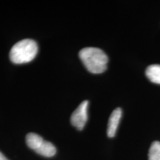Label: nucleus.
I'll return each mask as SVG.
<instances>
[{
    "mask_svg": "<svg viewBox=\"0 0 160 160\" xmlns=\"http://www.w3.org/2000/svg\"><path fill=\"white\" fill-rule=\"evenodd\" d=\"M79 56L90 73L99 74L107 70L108 58L102 50L97 48H85L79 51Z\"/></svg>",
    "mask_w": 160,
    "mask_h": 160,
    "instance_id": "obj_1",
    "label": "nucleus"
},
{
    "mask_svg": "<svg viewBox=\"0 0 160 160\" xmlns=\"http://www.w3.org/2000/svg\"><path fill=\"white\" fill-rule=\"evenodd\" d=\"M38 53V45L34 40L25 39L18 42L10 51V59L14 64H24L34 59Z\"/></svg>",
    "mask_w": 160,
    "mask_h": 160,
    "instance_id": "obj_2",
    "label": "nucleus"
},
{
    "mask_svg": "<svg viewBox=\"0 0 160 160\" xmlns=\"http://www.w3.org/2000/svg\"><path fill=\"white\" fill-rule=\"evenodd\" d=\"M88 101H84L73 111L71 117V125L79 131L82 130L88 121Z\"/></svg>",
    "mask_w": 160,
    "mask_h": 160,
    "instance_id": "obj_3",
    "label": "nucleus"
},
{
    "mask_svg": "<svg viewBox=\"0 0 160 160\" xmlns=\"http://www.w3.org/2000/svg\"><path fill=\"white\" fill-rule=\"evenodd\" d=\"M122 114V109L118 108L112 112L111 116H110L107 130V134L108 137L112 138L115 137L120 119H121Z\"/></svg>",
    "mask_w": 160,
    "mask_h": 160,
    "instance_id": "obj_4",
    "label": "nucleus"
},
{
    "mask_svg": "<svg viewBox=\"0 0 160 160\" xmlns=\"http://www.w3.org/2000/svg\"><path fill=\"white\" fill-rule=\"evenodd\" d=\"M42 137L34 133H30L26 136V144L30 148L37 151L44 142Z\"/></svg>",
    "mask_w": 160,
    "mask_h": 160,
    "instance_id": "obj_5",
    "label": "nucleus"
},
{
    "mask_svg": "<svg viewBox=\"0 0 160 160\" xmlns=\"http://www.w3.org/2000/svg\"><path fill=\"white\" fill-rule=\"evenodd\" d=\"M145 74L152 82L160 85V65H150L146 69Z\"/></svg>",
    "mask_w": 160,
    "mask_h": 160,
    "instance_id": "obj_6",
    "label": "nucleus"
},
{
    "mask_svg": "<svg viewBox=\"0 0 160 160\" xmlns=\"http://www.w3.org/2000/svg\"><path fill=\"white\" fill-rule=\"evenodd\" d=\"M36 153L45 157H52L57 153V149H56L55 146L51 142H49L48 141H44L42 145L36 151Z\"/></svg>",
    "mask_w": 160,
    "mask_h": 160,
    "instance_id": "obj_7",
    "label": "nucleus"
},
{
    "mask_svg": "<svg viewBox=\"0 0 160 160\" xmlns=\"http://www.w3.org/2000/svg\"><path fill=\"white\" fill-rule=\"evenodd\" d=\"M148 160H160V142H153L150 148Z\"/></svg>",
    "mask_w": 160,
    "mask_h": 160,
    "instance_id": "obj_8",
    "label": "nucleus"
},
{
    "mask_svg": "<svg viewBox=\"0 0 160 160\" xmlns=\"http://www.w3.org/2000/svg\"><path fill=\"white\" fill-rule=\"evenodd\" d=\"M0 160H8V159L7 158H6L5 156H4L2 153L0 152Z\"/></svg>",
    "mask_w": 160,
    "mask_h": 160,
    "instance_id": "obj_9",
    "label": "nucleus"
}]
</instances>
